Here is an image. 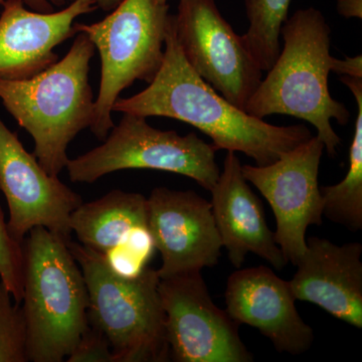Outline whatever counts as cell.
<instances>
[{
  "instance_id": "6da1fadb",
  "label": "cell",
  "mask_w": 362,
  "mask_h": 362,
  "mask_svg": "<svg viewBox=\"0 0 362 362\" xmlns=\"http://www.w3.org/2000/svg\"><path fill=\"white\" fill-rule=\"evenodd\" d=\"M113 112L168 117L194 126L211 138L216 150L242 152L264 166L278 160L309 138L305 125L276 126L230 103L202 80L183 56L171 16L164 58L146 89L115 102Z\"/></svg>"
},
{
  "instance_id": "7a4b0ae2",
  "label": "cell",
  "mask_w": 362,
  "mask_h": 362,
  "mask_svg": "<svg viewBox=\"0 0 362 362\" xmlns=\"http://www.w3.org/2000/svg\"><path fill=\"white\" fill-rule=\"evenodd\" d=\"M330 35L322 13L314 7L287 18L281 28L284 47L244 110L259 119L278 114L307 121L316 128L328 156L335 157L341 139L331 120L344 126L350 114L328 88L337 61L330 54Z\"/></svg>"
},
{
  "instance_id": "3957f363",
  "label": "cell",
  "mask_w": 362,
  "mask_h": 362,
  "mask_svg": "<svg viewBox=\"0 0 362 362\" xmlns=\"http://www.w3.org/2000/svg\"><path fill=\"white\" fill-rule=\"evenodd\" d=\"M64 59L25 80L0 78V100L35 142L33 156L49 175L59 176L69 160V144L90 128L95 101L89 83L95 45L77 33Z\"/></svg>"
},
{
  "instance_id": "277c9868",
  "label": "cell",
  "mask_w": 362,
  "mask_h": 362,
  "mask_svg": "<svg viewBox=\"0 0 362 362\" xmlns=\"http://www.w3.org/2000/svg\"><path fill=\"white\" fill-rule=\"evenodd\" d=\"M68 243L42 226L23 240L28 361H63L89 328L87 285Z\"/></svg>"
},
{
  "instance_id": "5b68a950",
  "label": "cell",
  "mask_w": 362,
  "mask_h": 362,
  "mask_svg": "<svg viewBox=\"0 0 362 362\" xmlns=\"http://www.w3.org/2000/svg\"><path fill=\"white\" fill-rule=\"evenodd\" d=\"M89 295V325L107 338L115 362L170 361L157 270L147 267L135 277H123L99 252L69 240Z\"/></svg>"
},
{
  "instance_id": "8992f818",
  "label": "cell",
  "mask_w": 362,
  "mask_h": 362,
  "mask_svg": "<svg viewBox=\"0 0 362 362\" xmlns=\"http://www.w3.org/2000/svg\"><path fill=\"white\" fill-rule=\"evenodd\" d=\"M170 18L168 4L158 0H122L104 20L74 25L101 57V83L90 126L100 140L115 125L111 114L121 93L137 80L150 84L160 69Z\"/></svg>"
},
{
  "instance_id": "52a82bcc",
  "label": "cell",
  "mask_w": 362,
  "mask_h": 362,
  "mask_svg": "<svg viewBox=\"0 0 362 362\" xmlns=\"http://www.w3.org/2000/svg\"><path fill=\"white\" fill-rule=\"evenodd\" d=\"M104 141L84 156L69 158L71 181L93 183L116 171L153 169L187 176L211 190L220 176L213 145L194 132L181 136L175 130L156 129L146 117L123 113Z\"/></svg>"
},
{
  "instance_id": "ba28073f",
  "label": "cell",
  "mask_w": 362,
  "mask_h": 362,
  "mask_svg": "<svg viewBox=\"0 0 362 362\" xmlns=\"http://www.w3.org/2000/svg\"><path fill=\"white\" fill-rule=\"evenodd\" d=\"M175 30L183 56L197 75L244 110L263 71L242 35L221 16L216 0H180Z\"/></svg>"
},
{
  "instance_id": "9c48e42d",
  "label": "cell",
  "mask_w": 362,
  "mask_h": 362,
  "mask_svg": "<svg viewBox=\"0 0 362 362\" xmlns=\"http://www.w3.org/2000/svg\"><path fill=\"white\" fill-rule=\"evenodd\" d=\"M158 291L171 361H254L240 339L239 324L214 303L201 272L160 279Z\"/></svg>"
},
{
  "instance_id": "30bf717a",
  "label": "cell",
  "mask_w": 362,
  "mask_h": 362,
  "mask_svg": "<svg viewBox=\"0 0 362 362\" xmlns=\"http://www.w3.org/2000/svg\"><path fill=\"white\" fill-rule=\"evenodd\" d=\"M323 151V142L312 136L268 165H242L244 177L270 204L276 243L294 266L306 252L308 226L322 225L318 175Z\"/></svg>"
},
{
  "instance_id": "8fae6325",
  "label": "cell",
  "mask_w": 362,
  "mask_h": 362,
  "mask_svg": "<svg viewBox=\"0 0 362 362\" xmlns=\"http://www.w3.org/2000/svg\"><path fill=\"white\" fill-rule=\"evenodd\" d=\"M0 190L8 206L7 228L16 242L23 244L26 235L37 226L62 239L71 240V216L84 202L82 197L59 176L49 175L1 119Z\"/></svg>"
},
{
  "instance_id": "7c38bea8",
  "label": "cell",
  "mask_w": 362,
  "mask_h": 362,
  "mask_svg": "<svg viewBox=\"0 0 362 362\" xmlns=\"http://www.w3.org/2000/svg\"><path fill=\"white\" fill-rule=\"evenodd\" d=\"M147 216L161 255L159 278L202 272L218 263L223 243L211 202L192 190L156 187L147 197Z\"/></svg>"
},
{
  "instance_id": "4fadbf2b",
  "label": "cell",
  "mask_w": 362,
  "mask_h": 362,
  "mask_svg": "<svg viewBox=\"0 0 362 362\" xmlns=\"http://www.w3.org/2000/svg\"><path fill=\"white\" fill-rule=\"evenodd\" d=\"M70 225L82 246L99 252L111 270L123 277L141 274L156 251L147 197L140 194L115 189L83 202L71 214Z\"/></svg>"
},
{
  "instance_id": "5bb4252c",
  "label": "cell",
  "mask_w": 362,
  "mask_h": 362,
  "mask_svg": "<svg viewBox=\"0 0 362 362\" xmlns=\"http://www.w3.org/2000/svg\"><path fill=\"white\" fill-rule=\"evenodd\" d=\"M225 297L226 311L233 320L257 328L277 351L300 356L313 344V329L298 313L289 281L268 267L233 272Z\"/></svg>"
},
{
  "instance_id": "9a60e30c",
  "label": "cell",
  "mask_w": 362,
  "mask_h": 362,
  "mask_svg": "<svg viewBox=\"0 0 362 362\" xmlns=\"http://www.w3.org/2000/svg\"><path fill=\"white\" fill-rule=\"evenodd\" d=\"M0 16V78L25 80L59 61L58 45L77 35L76 18L93 13L92 0H74L65 8L37 13L23 0H6Z\"/></svg>"
},
{
  "instance_id": "2e32d148",
  "label": "cell",
  "mask_w": 362,
  "mask_h": 362,
  "mask_svg": "<svg viewBox=\"0 0 362 362\" xmlns=\"http://www.w3.org/2000/svg\"><path fill=\"white\" fill-rule=\"evenodd\" d=\"M289 281L296 300L310 302L339 320L362 328V244H333L310 237Z\"/></svg>"
},
{
  "instance_id": "e0dca14e",
  "label": "cell",
  "mask_w": 362,
  "mask_h": 362,
  "mask_svg": "<svg viewBox=\"0 0 362 362\" xmlns=\"http://www.w3.org/2000/svg\"><path fill=\"white\" fill-rule=\"evenodd\" d=\"M209 192L216 228L232 265L240 269L252 252L282 271L288 261L267 225L263 204L243 175L235 152L228 151L223 171Z\"/></svg>"
},
{
  "instance_id": "ac0fdd59",
  "label": "cell",
  "mask_w": 362,
  "mask_h": 362,
  "mask_svg": "<svg viewBox=\"0 0 362 362\" xmlns=\"http://www.w3.org/2000/svg\"><path fill=\"white\" fill-rule=\"evenodd\" d=\"M340 81L347 86L357 104L349 171L339 183L320 187V192L323 216L356 233L362 230V78L341 76Z\"/></svg>"
},
{
  "instance_id": "d6986e66",
  "label": "cell",
  "mask_w": 362,
  "mask_h": 362,
  "mask_svg": "<svg viewBox=\"0 0 362 362\" xmlns=\"http://www.w3.org/2000/svg\"><path fill=\"white\" fill-rule=\"evenodd\" d=\"M292 0H245L249 30L242 35L263 71L270 70L281 52V28Z\"/></svg>"
},
{
  "instance_id": "ffe728a7",
  "label": "cell",
  "mask_w": 362,
  "mask_h": 362,
  "mask_svg": "<svg viewBox=\"0 0 362 362\" xmlns=\"http://www.w3.org/2000/svg\"><path fill=\"white\" fill-rule=\"evenodd\" d=\"M25 343L23 308L0 279V362H28Z\"/></svg>"
},
{
  "instance_id": "44dd1931",
  "label": "cell",
  "mask_w": 362,
  "mask_h": 362,
  "mask_svg": "<svg viewBox=\"0 0 362 362\" xmlns=\"http://www.w3.org/2000/svg\"><path fill=\"white\" fill-rule=\"evenodd\" d=\"M0 279L13 294L14 301L23 299V244L13 239L7 228L4 211L0 207Z\"/></svg>"
},
{
  "instance_id": "7402d4cb",
  "label": "cell",
  "mask_w": 362,
  "mask_h": 362,
  "mask_svg": "<svg viewBox=\"0 0 362 362\" xmlns=\"http://www.w3.org/2000/svg\"><path fill=\"white\" fill-rule=\"evenodd\" d=\"M69 362H115L110 343L96 328L89 325L76 349L68 356Z\"/></svg>"
},
{
  "instance_id": "603a6c76",
  "label": "cell",
  "mask_w": 362,
  "mask_h": 362,
  "mask_svg": "<svg viewBox=\"0 0 362 362\" xmlns=\"http://www.w3.org/2000/svg\"><path fill=\"white\" fill-rule=\"evenodd\" d=\"M333 71L338 76L362 78V57L359 54L354 58L337 59Z\"/></svg>"
},
{
  "instance_id": "cb8c5ba5",
  "label": "cell",
  "mask_w": 362,
  "mask_h": 362,
  "mask_svg": "<svg viewBox=\"0 0 362 362\" xmlns=\"http://www.w3.org/2000/svg\"><path fill=\"white\" fill-rule=\"evenodd\" d=\"M28 8L37 13H52L54 8H61L73 2L74 0H23Z\"/></svg>"
},
{
  "instance_id": "d4e9b609",
  "label": "cell",
  "mask_w": 362,
  "mask_h": 362,
  "mask_svg": "<svg viewBox=\"0 0 362 362\" xmlns=\"http://www.w3.org/2000/svg\"><path fill=\"white\" fill-rule=\"evenodd\" d=\"M337 11L345 18H362V0H337Z\"/></svg>"
},
{
  "instance_id": "484cf974",
  "label": "cell",
  "mask_w": 362,
  "mask_h": 362,
  "mask_svg": "<svg viewBox=\"0 0 362 362\" xmlns=\"http://www.w3.org/2000/svg\"><path fill=\"white\" fill-rule=\"evenodd\" d=\"M122 0H92L97 9L110 13Z\"/></svg>"
},
{
  "instance_id": "4316f807",
  "label": "cell",
  "mask_w": 362,
  "mask_h": 362,
  "mask_svg": "<svg viewBox=\"0 0 362 362\" xmlns=\"http://www.w3.org/2000/svg\"><path fill=\"white\" fill-rule=\"evenodd\" d=\"M159 2H161V4H168V0H158Z\"/></svg>"
},
{
  "instance_id": "83f0119b",
  "label": "cell",
  "mask_w": 362,
  "mask_h": 362,
  "mask_svg": "<svg viewBox=\"0 0 362 362\" xmlns=\"http://www.w3.org/2000/svg\"><path fill=\"white\" fill-rule=\"evenodd\" d=\"M4 1H6V0H0V4H4Z\"/></svg>"
}]
</instances>
